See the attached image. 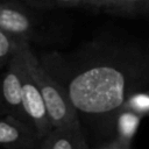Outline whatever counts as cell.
<instances>
[{"label": "cell", "mask_w": 149, "mask_h": 149, "mask_svg": "<svg viewBox=\"0 0 149 149\" xmlns=\"http://www.w3.org/2000/svg\"><path fill=\"white\" fill-rule=\"evenodd\" d=\"M99 149H130V146H127V144L120 142L118 139L113 137L109 142H107L105 146H102Z\"/></svg>", "instance_id": "obj_13"}, {"label": "cell", "mask_w": 149, "mask_h": 149, "mask_svg": "<svg viewBox=\"0 0 149 149\" xmlns=\"http://www.w3.org/2000/svg\"><path fill=\"white\" fill-rule=\"evenodd\" d=\"M0 28L12 36H16L20 40H27L33 34V21L20 9L1 7Z\"/></svg>", "instance_id": "obj_7"}, {"label": "cell", "mask_w": 149, "mask_h": 149, "mask_svg": "<svg viewBox=\"0 0 149 149\" xmlns=\"http://www.w3.org/2000/svg\"><path fill=\"white\" fill-rule=\"evenodd\" d=\"M84 2L87 5V7L106 9V8H107V6L109 5L111 0H84Z\"/></svg>", "instance_id": "obj_14"}, {"label": "cell", "mask_w": 149, "mask_h": 149, "mask_svg": "<svg viewBox=\"0 0 149 149\" xmlns=\"http://www.w3.org/2000/svg\"><path fill=\"white\" fill-rule=\"evenodd\" d=\"M40 61L65 90L78 118L105 128H112L132 92L149 85V45L137 42L97 38Z\"/></svg>", "instance_id": "obj_1"}, {"label": "cell", "mask_w": 149, "mask_h": 149, "mask_svg": "<svg viewBox=\"0 0 149 149\" xmlns=\"http://www.w3.org/2000/svg\"><path fill=\"white\" fill-rule=\"evenodd\" d=\"M21 40H14L12 35L0 28V65L5 62H9L16 52Z\"/></svg>", "instance_id": "obj_11"}, {"label": "cell", "mask_w": 149, "mask_h": 149, "mask_svg": "<svg viewBox=\"0 0 149 149\" xmlns=\"http://www.w3.org/2000/svg\"><path fill=\"white\" fill-rule=\"evenodd\" d=\"M148 45H149V44H148Z\"/></svg>", "instance_id": "obj_16"}, {"label": "cell", "mask_w": 149, "mask_h": 149, "mask_svg": "<svg viewBox=\"0 0 149 149\" xmlns=\"http://www.w3.org/2000/svg\"><path fill=\"white\" fill-rule=\"evenodd\" d=\"M42 139L28 122L9 114L0 116V147L6 149H36Z\"/></svg>", "instance_id": "obj_5"}, {"label": "cell", "mask_w": 149, "mask_h": 149, "mask_svg": "<svg viewBox=\"0 0 149 149\" xmlns=\"http://www.w3.org/2000/svg\"><path fill=\"white\" fill-rule=\"evenodd\" d=\"M1 113H5V108H3V106H2V102H1V98H0V114ZM6 114V113H5Z\"/></svg>", "instance_id": "obj_15"}, {"label": "cell", "mask_w": 149, "mask_h": 149, "mask_svg": "<svg viewBox=\"0 0 149 149\" xmlns=\"http://www.w3.org/2000/svg\"><path fill=\"white\" fill-rule=\"evenodd\" d=\"M0 98L6 114L29 123L22 105V63L20 45L8 62V69L1 79Z\"/></svg>", "instance_id": "obj_4"}, {"label": "cell", "mask_w": 149, "mask_h": 149, "mask_svg": "<svg viewBox=\"0 0 149 149\" xmlns=\"http://www.w3.org/2000/svg\"><path fill=\"white\" fill-rule=\"evenodd\" d=\"M31 3L44 8H79L87 7L84 0H30Z\"/></svg>", "instance_id": "obj_12"}, {"label": "cell", "mask_w": 149, "mask_h": 149, "mask_svg": "<svg viewBox=\"0 0 149 149\" xmlns=\"http://www.w3.org/2000/svg\"><path fill=\"white\" fill-rule=\"evenodd\" d=\"M105 10L119 15L144 13L149 12V0H111Z\"/></svg>", "instance_id": "obj_9"}, {"label": "cell", "mask_w": 149, "mask_h": 149, "mask_svg": "<svg viewBox=\"0 0 149 149\" xmlns=\"http://www.w3.org/2000/svg\"><path fill=\"white\" fill-rule=\"evenodd\" d=\"M21 52L24 64L43 97L52 128L78 125V114L65 90L47 71L40 58L30 49L27 40L21 41Z\"/></svg>", "instance_id": "obj_2"}, {"label": "cell", "mask_w": 149, "mask_h": 149, "mask_svg": "<svg viewBox=\"0 0 149 149\" xmlns=\"http://www.w3.org/2000/svg\"><path fill=\"white\" fill-rule=\"evenodd\" d=\"M142 119L143 116H141L140 114L121 107L115 114L112 123V130H114L113 137L132 147L133 139L140 127Z\"/></svg>", "instance_id": "obj_8"}, {"label": "cell", "mask_w": 149, "mask_h": 149, "mask_svg": "<svg viewBox=\"0 0 149 149\" xmlns=\"http://www.w3.org/2000/svg\"><path fill=\"white\" fill-rule=\"evenodd\" d=\"M20 54H21V63H22V105L26 113V116L29 123L37 132L40 137L43 140L52 129L51 121L48 115V111L43 100V97L40 92L38 86L29 73L23 56L21 52V43H20Z\"/></svg>", "instance_id": "obj_3"}, {"label": "cell", "mask_w": 149, "mask_h": 149, "mask_svg": "<svg viewBox=\"0 0 149 149\" xmlns=\"http://www.w3.org/2000/svg\"><path fill=\"white\" fill-rule=\"evenodd\" d=\"M38 149H87L80 123L56 127L42 140Z\"/></svg>", "instance_id": "obj_6"}, {"label": "cell", "mask_w": 149, "mask_h": 149, "mask_svg": "<svg viewBox=\"0 0 149 149\" xmlns=\"http://www.w3.org/2000/svg\"><path fill=\"white\" fill-rule=\"evenodd\" d=\"M122 108L129 109L141 116H149V90L140 88L132 92L125 100Z\"/></svg>", "instance_id": "obj_10"}]
</instances>
